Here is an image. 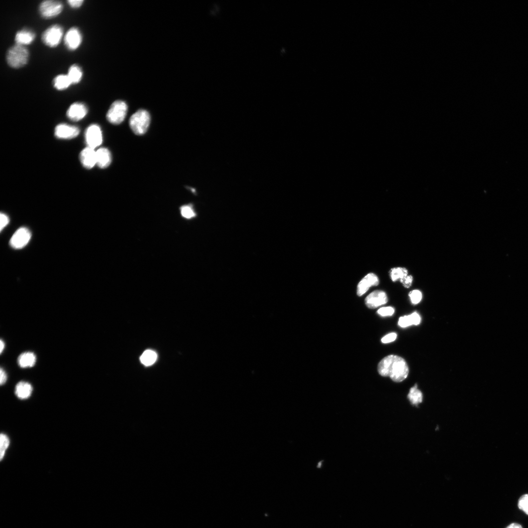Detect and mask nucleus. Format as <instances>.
<instances>
[{
  "instance_id": "cd10ccee",
  "label": "nucleus",
  "mask_w": 528,
  "mask_h": 528,
  "mask_svg": "<svg viewBox=\"0 0 528 528\" xmlns=\"http://www.w3.org/2000/svg\"><path fill=\"white\" fill-rule=\"evenodd\" d=\"M409 296L411 303L416 305L419 303L421 300L422 293L419 290L414 289L409 292Z\"/></svg>"
},
{
  "instance_id": "a211bd4d",
  "label": "nucleus",
  "mask_w": 528,
  "mask_h": 528,
  "mask_svg": "<svg viewBox=\"0 0 528 528\" xmlns=\"http://www.w3.org/2000/svg\"><path fill=\"white\" fill-rule=\"evenodd\" d=\"M421 321L419 315L414 312L410 315L401 316L398 321V325L401 328H406L412 325H418Z\"/></svg>"
},
{
  "instance_id": "c85d7f7f",
  "label": "nucleus",
  "mask_w": 528,
  "mask_h": 528,
  "mask_svg": "<svg viewBox=\"0 0 528 528\" xmlns=\"http://www.w3.org/2000/svg\"><path fill=\"white\" fill-rule=\"evenodd\" d=\"M394 312V308L392 307H382L377 311V313L381 316H391Z\"/></svg>"
},
{
  "instance_id": "2eb2a0df",
  "label": "nucleus",
  "mask_w": 528,
  "mask_h": 528,
  "mask_svg": "<svg viewBox=\"0 0 528 528\" xmlns=\"http://www.w3.org/2000/svg\"><path fill=\"white\" fill-rule=\"evenodd\" d=\"M96 164L101 168L108 167L111 161V155L110 151L106 148H101L96 151Z\"/></svg>"
},
{
  "instance_id": "0eeeda50",
  "label": "nucleus",
  "mask_w": 528,
  "mask_h": 528,
  "mask_svg": "<svg viewBox=\"0 0 528 528\" xmlns=\"http://www.w3.org/2000/svg\"><path fill=\"white\" fill-rule=\"evenodd\" d=\"M85 141L87 147L95 149L103 141L102 132L100 127L96 124L90 125L85 132Z\"/></svg>"
},
{
  "instance_id": "f704fd0d",
  "label": "nucleus",
  "mask_w": 528,
  "mask_h": 528,
  "mask_svg": "<svg viewBox=\"0 0 528 528\" xmlns=\"http://www.w3.org/2000/svg\"><path fill=\"white\" fill-rule=\"evenodd\" d=\"M506 528H522L521 525L517 523H512Z\"/></svg>"
},
{
  "instance_id": "39448f33",
  "label": "nucleus",
  "mask_w": 528,
  "mask_h": 528,
  "mask_svg": "<svg viewBox=\"0 0 528 528\" xmlns=\"http://www.w3.org/2000/svg\"><path fill=\"white\" fill-rule=\"evenodd\" d=\"M63 34L62 27L58 24L50 26L44 31L42 40L46 46L54 47L60 43Z\"/></svg>"
},
{
  "instance_id": "393cba45",
  "label": "nucleus",
  "mask_w": 528,
  "mask_h": 528,
  "mask_svg": "<svg viewBox=\"0 0 528 528\" xmlns=\"http://www.w3.org/2000/svg\"><path fill=\"white\" fill-rule=\"evenodd\" d=\"M0 441V458L1 460L4 456L6 450L9 445L10 441L8 437L5 434H1Z\"/></svg>"
},
{
  "instance_id": "4be33fe9",
  "label": "nucleus",
  "mask_w": 528,
  "mask_h": 528,
  "mask_svg": "<svg viewBox=\"0 0 528 528\" xmlns=\"http://www.w3.org/2000/svg\"><path fill=\"white\" fill-rule=\"evenodd\" d=\"M407 397L413 405L417 406L422 401V393L415 385L410 388Z\"/></svg>"
},
{
  "instance_id": "b1692460",
  "label": "nucleus",
  "mask_w": 528,
  "mask_h": 528,
  "mask_svg": "<svg viewBox=\"0 0 528 528\" xmlns=\"http://www.w3.org/2000/svg\"><path fill=\"white\" fill-rule=\"evenodd\" d=\"M157 358V354L154 352L150 350L145 351L140 356V359L142 364L145 366H150L154 364Z\"/></svg>"
},
{
  "instance_id": "f8f14e48",
  "label": "nucleus",
  "mask_w": 528,
  "mask_h": 528,
  "mask_svg": "<svg viewBox=\"0 0 528 528\" xmlns=\"http://www.w3.org/2000/svg\"><path fill=\"white\" fill-rule=\"evenodd\" d=\"M379 283V281L376 275L373 273L367 274L357 285V295L361 296L368 290L370 287L376 286Z\"/></svg>"
},
{
  "instance_id": "412c9836",
  "label": "nucleus",
  "mask_w": 528,
  "mask_h": 528,
  "mask_svg": "<svg viewBox=\"0 0 528 528\" xmlns=\"http://www.w3.org/2000/svg\"><path fill=\"white\" fill-rule=\"evenodd\" d=\"M54 87L57 90H62L66 89L71 85V83L67 75L60 74L53 79Z\"/></svg>"
},
{
  "instance_id": "bb28decb",
  "label": "nucleus",
  "mask_w": 528,
  "mask_h": 528,
  "mask_svg": "<svg viewBox=\"0 0 528 528\" xmlns=\"http://www.w3.org/2000/svg\"><path fill=\"white\" fill-rule=\"evenodd\" d=\"M519 508L528 515V494H524L520 497L518 502Z\"/></svg>"
},
{
  "instance_id": "f03ea898",
  "label": "nucleus",
  "mask_w": 528,
  "mask_h": 528,
  "mask_svg": "<svg viewBox=\"0 0 528 528\" xmlns=\"http://www.w3.org/2000/svg\"><path fill=\"white\" fill-rule=\"evenodd\" d=\"M28 51L23 45L16 44L8 50L6 60L8 65L15 68L24 66L27 62Z\"/></svg>"
},
{
  "instance_id": "c756f323",
  "label": "nucleus",
  "mask_w": 528,
  "mask_h": 528,
  "mask_svg": "<svg viewBox=\"0 0 528 528\" xmlns=\"http://www.w3.org/2000/svg\"><path fill=\"white\" fill-rule=\"evenodd\" d=\"M413 280V276L411 275H408L407 276L400 280V282L402 283L404 287L409 288L411 286Z\"/></svg>"
},
{
  "instance_id": "4468645a",
  "label": "nucleus",
  "mask_w": 528,
  "mask_h": 528,
  "mask_svg": "<svg viewBox=\"0 0 528 528\" xmlns=\"http://www.w3.org/2000/svg\"><path fill=\"white\" fill-rule=\"evenodd\" d=\"M80 159L85 168H92L96 164V151L94 149L87 147L80 153Z\"/></svg>"
},
{
  "instance_id": "2f4dec72",
  "label": "nucleus",
  "mask_w": 528,
  "mask_h": 528,
  "mask_svg": "<svg viewBox=\"0 0 528 528\" xmlns=\"http://www.w3.org/2000/svg\"><path fill=\"white\" fill-rule=\"evenodd\" d=\"M0 230L2 231V230L8 224L9 220L8 217L5 214H4L3 213H1L0 214Z\"/></svg>"
},
{
  "instance_id": "9d476101",
  "label": "nucleus",
  "mask_w": 528,
  "mask_h": 528,
  "mask_svg": "<svg viewBox=\"0 0 528 528\" xmlns=\"http://www.w3.org/2000/svg\"><path fill=\"white\" fill-rule=\"evenodd\" d=\"M388 302V297L386 293L380 290H374L370 293L365 298L366 306L370 308H375Z\"/></svg>"
},
{
  "instance_id": "6e6552de",
  "label": "nucleus",
  "mask_w": 528,
  "mask_h": 528,
  "mask_svg": "<svg viewBox=\"0 0 528 528\" xmlns=\"http://www.w3.org/2000/svg\"><path fill=\"white\" fill-rule=\"evenodd\" d=\"M31 234L26 227L18 229L10 239L9 243L15 249H21L24 247L29 242Z\"/></svg>"
},
{
  "instance_id": "f257e3e1",
  "label": "nucleus",
  "mask_w": 528,
  "mask_h": 528,
  "mask_svg": "<svg viewBox=\"0 0 528 528\" xmlns=\"http://www.w3.org/2000/svg\"><path fill=\"white\" fill-rule=\"evenodd\" d=\"M377 370L381 376H389L396 382L404 380L409 374L405 360L396 355H389L383 358L378 364Z\"/></svg>"
},
{
  "instance_id": "7ed1b4c3",
  "label": "nucleus",
  "mask_w": 528,
  "mask_h": 528,
  "mask_svg": "<svg viewBox=\"0 0 528 528\" xmlns=\"http://www.w3.org/2000/svg\"><path fill=\"white\" fill-rule=\"evenodd\" d=\"M150 119V114L147 110H139L131 116L129 120L130 127L135 134H143L148 129Z\"/></svg>"
},
{
  "instance_id": "423d86ee",
  "label": "nucleus",
  "mask_w": 528,
  "mask_h": 528,
  "mask_svg": "<svg viewBox=\"0 0 528 528\" xmlns=\"http://www.w3.org/2000/svg\"><path fill=\"white\" fill-rule=\"evenodd\" d=\"M63 4L58 0H46L42 1L39 6L41 15L45 19L53 18L62 11Z\"/></svg>"
},
{
  "instance_id": "473e14b6",
  "label": "nucleus",
  "mask_w": 528,
  "mask_h": 528,
  "mask_svg": "<svg viewBox=\"0 0 528 528\" xmlns=\"http://www.w3.org/2000/svg\"><path fill=\"white\" fill-rule=\"evenodd\" d=\"M84 0H67L68 4L72 8H78L83 4Z\"/></svg>"
},
{
  "instance_id": "dca6fc26",
  "label": "nucleus",
  "mask_w": 528,
  "mask_h": 528,
  "mask_svg": "<svg viewBox=\"0 0 528 528\" xmlns=\"http://www.w3.org/2000/svg\"><path fill=\"white\" fill-rule=\"evenodd\" d=\"M35 37V35L33 31L27 29H23L16 33L15 41L16 44L27 45L32 43Z\"/></svg>"
},
{
  "instance_id": "5701e85b",
  "label": "nucleus",
  "mask_w": 528,
  "mask_h": 528,
  "mask_svg": "<svg viewBox=\"0 0 528 528\" xmlns=\"http://www.w3.org/2000/svg\"><path fill=\"white\" fill-rule=\"evenodd\" d=\"M408 270L402 267H394L390 269L389 274L392 281L400 280L408 275Z\"/></svg>"
},
{
  "instance_id": "c9c22d12",
  "label": "nucleus",
  "mask_w": 528,
  "mask_h": 528,
  "mask_svg": "<svg viewBox=\"0 0 528 528\" xmlns=\"http://www.w3.org/2000/svg\"><path fill=\"white\" fill-rule=\"evenodd\" d=\"M4 348V343L2 340H0V353H1L2 352Z\"/></svg>"
},
{
  "instance_id": "20e7f679",
  "label": "nucleus",
  "mask_w": 528,
  "mask_h": 528,
  "mask_svg": "<svg viewBox=\"0 0 528 528\" xmlns=\"http://www.w3.org/2000/svg\"><path fill=\"white\" fill-rule=\"evenodd\" d=\"M127 110L128 106L124 101H115L111 105L107 113V119L111 124H119L124 120Z\"/></svg>"
},
{
  "instance_id": "9b49d317",
  "label": "nucleus",
  "mask_w": 528,
  "mask_h": 528,
  "mask_svg": "<svg viewBox=\"0 0 528 528\" xmlns=\"http://www.w3.org/2000/svg\"><path fill=\"white\" fill-rule=\"evenodd\" d=\"M80 132L79 128L66 124L57 125L55 129V136L60 139H68L76 137Z\"/></svg>"
},
{
  "instance_id": "7c9ffc66",
  "label": "nucleus",
  "mask_w": 528,
  "mask_h": 528,
  "mask_svg": "<svg viewBox=\"0 0 528 528\" xmlns=\"http://www.w3.org/2000/svg\"><path fill=\"white\" fill-rule=\"evenodd\" d=\"M396 334L394 332L389 333L386 335L381 339V342L383 343H388L395 341L396 338Z\"/></svg>"
},
{
  "instance_id": "aec40b11",
  "label": "nucleus",
  "mask_w": 528,
  "mask_h": 528,
  "mask_svg": "<svg viewBox=\"0 0 528 528\" xmlns=\"http://www.w3.org/2000/svg\"><path fill=\"white\" fill-rule=\"evenodd\" d=\"M72 84L78 83L81 80L83 72L80 67L74 64L71 65L68 70L67 74Z\"/></svg>"
},
{
  "instance_id": "72a5a7b5",
  "label": "nucleus",
  "mask_w": 528,
  "mask_h": 528,
  "mask_svg": "<svg viewBox=\"0 0 528 528\" xmlns=\"http://www.w3.org/2000/svg\"><path fill=\"white\" fill-rule=\"evenodd\" d=\"M0 385H2L4 384L7 380V374L2 368H0Z\"/></svg>"
},
{
  "instance_id": "6ab92c4d",
  "label": "nucleus",
  "mask_w": 528,
  "mask_h": 528,
  "mask_svg": "<svg viewBox=\"0 0 528 528\" xmlns=\"http://www.w3.org/2000/svg\"><path fill=\"white\" fill-rule=\"evenodd\" d=\"M36 356L32 352H25L20 354L18 358V363L22 368L33 367L36 363Z\"/></svg>"
},
{
  "instance_id": "f3484780",
  "label": "nucleus",
  "mask_w": 528,
  "mask_h": 528,
  "mask_svg": "<svg viewBox=\"0 0 528 528\" xmlns=\"http://www.w3.org/2000/svg\"><path fill=\"white\" fill-rule=\"evenodd\" d=\"M32 387L30 384L25 381L19 382L15 387V395L20 399H26L31 395Z\"/></svg>"
},
{
  "instance_id": "1a4fd4ad",
  "label": "nucleus",
  "mask_w": 528,
  "mask_h": 528,
  "mask_svg": "<svg viewBox=\"0 0 528 528\" xmlns=\"http://www.w3.org/2000/svg\"><path fill=\"white\" fill-rule=\"evenodd\" d=\"M64 40L67 48L70 50H74L76 49L82 43V34L78 28L72 27L67 30Z\"/></svg>"
},
{
  "instance_id": "ddd939ff",
  "label": "nucleus",
  "mask_w": 528,
  "mask_h": 528,
  "mask_svg": "<svg viewBox=\"0 0 528 528\" xmlns=\"http://www.w3.org/2000/svg\"><path fill=\"white\" fill-rule=\"evenodd\" d=\"M87 112L88 109L84 104L75 102L69 106L66 111V115L71 120L78 121L82 119Z\"/></svg>"
},
{
  "instance_id": "a878e982",
  "label": "nucleus",
  "mask_w": 528,
  "mask_h": 528,
  "mask_svg": "<svg viewBox=\"0 0 528 528\" xmlns=\"http://www.w3.org/2000/svg\"><path fill=\"white\" fill-rule=\"evenodd\" d=\"M180 213L182 216L187 219H190L196 216V213L190 205H185L180 207Z\"/></svg>"
}]
</instances>
